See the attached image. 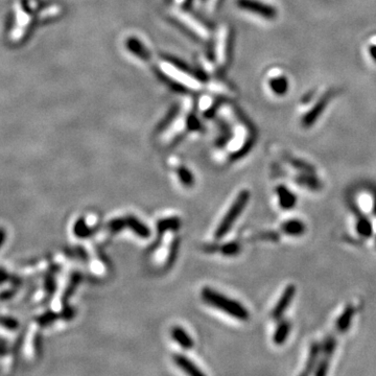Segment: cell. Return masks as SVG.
<instances>
[{"label":"cell","mask_w":376,"mask_h":376,"mask_svg":"<svg viewBox=\"0 0 376 376\" xmlns=\"http://www.w3.org/2000/svg\"><path fill=\"white\" fill-rule=\"evenodd\" d=\"M189 2V0H171V3L176 6V8H182L183 6H185L187 3Z\"/></svg>","instance_id":"obj_38"},{"label":"cell","mask_w":376,"mask_h":376,"mask_svg":"<svg viewBox=\"0 0 376 376\" xmlns=\"http://www.w3.org/2000/svg\"><path fill=\"white\" fill-rule=\"evenodd\" d=\"M56 288H57V284H56L55 278L53 277V275H48L45 279V290H46V292L49 295H53L54 292L56 291Z\"/></svg>","instance_id":"obj_31"},{"label":"cell","mask_w":376,"mask_h":376,"mask_svg":"<svg viewBox=\"0 0 376 376\" xmlns=\"http://www.w3.org/2000/svg\"><path fill=\"white\" fill-rule=\"evenodd\" d=\"M282 231L290 236H301L306 231V226L299 219H290L281 226Z\"/></svg>","instance_id":"obj_11"},{"label":"cell","mask_w":376,"mask_h":376,"mask_svg":"<svg viewBox=\"0 0 376 376\" xmlns=\"http://www.w3.org/2000/svg\"><path fill=\"white\" fill-rule=\"evenodd\" d=\"M173 17L199 40L208 41L210 39V31L208 28H206L204 23L192 16L190 13L181 10V8H176L173 11Z\"/></svg>","instance_id":"obj_4"},{"label":"cell","mask_w":376,"mask_h":376,"mask_svg":"<svg viewBox=\"0 0 376 376\" xmlns=\"http://www.w3.org/2000/svg\"><path fill=\"white\" fill-rule=\"evenodd\" d=\"M270 87L273 90L275 94L282 95L287 92L288 81L283 76H274L273 79H271L270 81Z\"/></svg>","instance_id":"obj_21"},{"label":"cell","mask_w":376,"mask_h":376,"mask_svg":"<svg viewBox=\"0 0 376 376\" xmlns=\"http://www.w3.org/2000/svg\"><path fill=\"white\" fill-rule=\"evenodd\" d=\"M212 106V99L208 96H205L200 101V109L202 111H209Z\"/></svg>","instance_id":"obj_33"},{"label":"cell","mask_w":376,"mask_h":376,"mask_svg":"<svg viewBox=\"0 0 376 376\" xmlns=\"http://www.w3.org/2000/svg\"><path fill=\"white\" fill-rule=\"evenodd\" d=\"M81 280H82V275H81L80 273H74V274H72L71 279H70V283H69V285L67 287L66 291H65V294H64V297H63V301H64V303L66 302V300H68L69 298L72 296L73 292H74L75 289L77 288V285L80 284Z\"/></svg>","instance_id":"obj_24"},{"label":"cell","mask_w":376,"mask_h":376,"mask_svg":"<svg viewBox=\"0 0 376 376\" xmlns=\"http://www.w3.org/2000/svg\"><path fill=\"white\" fill-rule=\"evenodd\" d=\"M6 238H7V231L5 228L0 227V248L3 247L5 241H6Z\"/></svg>","instance_id":"obj_37"},{"label":"cell","mask_w":376,"mask_h":376,"mask_svg":"<svg viewBox=\"0 0 376 376\" xmlns=\"http://www.w3.org/2000/svg\"><path fill=\"white\" fill-rule=\"evenodd\" d=\"M320 353H321V347L318 344H314L312 346V348H310L309 357H308V360H307V364H306V368H305L304 374L312 373V370L317 367L318 362H319L318 358H319Z\"/></svg>","instance_id":"obj_20"},{"label":"cell","mask_w":376,"mask_h":376,"mask_svg":"<svg viewBox=\"0 0 376 376\" xmlns=\"http://www.w3.org/2000/svg\"><path fill=\"white\" fill-rule=\"evenodd\" d=\"M356 230L360 235L365 236V237H369L372 234L373 228H372V225L368 219L361 218V219L358 220V223L356 225Z\"/></svg>","instance_id":"obj_26"},{"label":"cell","mask_w":376,"mask_h":376,"mask_svg":"<svg viewBox=\"0 0 376 376\" xmlns=\"http://www.w3.org/2000/svg\"><path fill=\"white\" fill-rule=\"evenodd\" d=\"M296 295V287L294 284L288 285L285 290L283 291L281 297L279 298L278 303L275 305L273 313H272V317L274 319H279L283 316V314L287 312V309L291 305L294 297Z\"/></svg>","instance_id":"obj_7"},{"label":"cell","mask_w":376,"mask_h":376,"mask_svg":"<svg viewBox=\"0 0 376 376\" xmlns=\"http://www.w3.org/2000/svg\"><path fill=\"white\" fill-rule=\"evenodd\" d=\"M172 338L179 346L183 349H191L193 348V340L188 335V333L181 327H175L172 330Z\"/></svg>","instance_id":"obj_14"},{"label":"cell","mask_w":376,"mask_h":376,"mask_svg":"<svg viewBox=\"0 0 376 376\" xmlns=\"http://www.w3.org/2000/svg\"><path fill=\"white\" fill-rule=\"evenodd\" d=\"M8 280H10V275L7 273L6 270L0 269V285Z\"/></svg>","instance_id":"obj_36"},{"label":"cell","mask_w":376,"mask_h":376,"mask_svg":"<svg viewBox=\"0 0 376 376\" xmlns=\"http://www.w3.org/2000/svg\"><path fill=\"white\" fill-rule=\"evenodd\" d=\"M250 200V192L248 190H241L238 196L236 197L235 201L233 202L231 207L229 208L227 214L222 219V222L219 223L216 231H215V238L220 239L223 238L227 233L232 228L233 224L236 222L238 216L241 214V212L244 210L245 206H247L248 202Z\"/></svg>","instance_id":"obj_3"},{"label":"cell","mask_w":376,"mask_h":376,"mask_svg":"<svg viewBox=\"0 0 376 376\" xmlns=\"http://www.w3.org/2000/svg\"><path fill=\"white\" fill-rule=\"evenodd\" d=\"M108 228L110 229V231L112 233H118L120 232L122 229L127 228V224H126V218L124 217H120V218H113L111 219L109 224H108Z\"/></svg>","instance_id":"obj_28"},{"label":"cell","mask_w":376,"mask_h":376,"mask_svg":"<svg viewBox=\"0 0 376 376\" xmlns=\"http://www.w3.org/2000/svg\"><path fill=\"white\" fill-rule=\"evenodd\" d=\"M73 233L76 237L87 238L93 234V230L87 225L86 220L83 217H80L73 226Z\"/></svg>","instance_id":"obj_19"},{"label":"cell","mask_w":376,"mask_h":376,"mask_svg":"<svg viewBox=\"0 0 376 376\" xmlns=\"http://www.w3.org/2000/svg\"><path fill=\"white\" fill-rule=\"evenodd\" d=\"M230 42H231L230 28L228 27V24H223L217 32L215 48H214L215 61L220 68H224L225 66H227V64L229 62L230 46H231Z\"/></svg>","instance_id":"obj_5"},{"label":"cell","mask_w":376,"mask_h":376,"mask_svg":"<svg viewBox=\"0 0 376 376\" xmlns=\"http://www.w3.org/2000/svg\"><path fill=\"white\" fill-rule=\"evenodd\" d=\"M177 174H178L179 180L181 181V183H182L183 186L187 188H190L193 186L194 178L188 168H186L185 166H180L177 170Z\"/></svg>","instance_id":"obj_22"},{"label":"cell","mask_w":376,"mask_h":376,"mask_svg":"<svg viewBox=\"0 0 376 376\" xmlns=\"http://www.w3.org/2000/svg\"><path fill=\"white\" fill-rule=\"evenodd\" d=\"M208 90L212 93H215L218 95H224L227 97H232L235 94L234 90H233L231 87H229L225 83L219 82V81H213L209 83Z\"/></svg>","instance_id":"obj_18"},{"label":"cell","mask_w":376,"mask_h":376,"mask_svg":"<svg viewBox=\"0 0 376 376\" xmlns=\"http://www.w3.org/2000/svg\"><path fill=\"white\" fill-rule=\"evenodd\" d=\"M10 280L12 281V283L14 284V285H20V284H21V279L18 278L17 276H15L14 278H11V277H10Z\"/></svg>","instance_id":"obj_40"},{"label":"cell","mask_w":376,"mask_h":376,"mask_svg":"<svg viewBox=\"0 0 376 376\" xmlns=\"http://www.w3.org/2000/svg\"><path fill=\"white\" fill-rule=\"evenodd\" d=\"M327 101H328V98L327 97H323L317 105L313 108V110L308 112L305 117L303 118V126L308 128V127H312V124L317 120V118H319V116L321 115V113L323 112L324 108H325V106L327 105Z\"/></svg>","instance_id":"obj_15"},{"label":"cell","mask_w":376,"mask_h":376,"mask_svg":"<svg viewBox=\"0 0 376 376\" xmlns=\"http://www.w3.org/2000/svg\"><path fill=\"white\" fill-rule=\"evenodd\" d=\"M124 218H126L127 228L131 229L137 236L141 238H149L151 236V231L148 228V226L142 222H140L136 216L128 215Z\"/></svg>","instance_id":"obj_10"},{"label":"cell","mask_w":376,"mask_h":376,"mask_svg":"<svg viewBox=\"0 0 376 376\" xmlns=\"http://www.w3.org/2000/svg\"><path fill=\"white\" fill-rule=\"evenodd\" d=\"M354 312L355 310L352 305H349L345 308L342 315L339 317L338 321H336V328H338L340 332H345L349 329L354 316Z\"/></svg>","instance_id":"obj_16"},{"label":"cell","mask_w":376,"mask_h":376,"mask_svg":"<svg viewBox=\"0 0 376 376\" xmlns=\"http://www.w3.org/2000/svg\"><path fill=\"white\" fill-rule=\"evenodd\" d=\"M0 325L9 330H16L19 327V322L12 317H0Z\"/></svg>","instance_id":"obj_29"},{"label":"cell","mask_w":376,"mask_h":376,"mask_svg":"<svg viewBox=\"0 0 376 376\" xmlns=\"http://www.w3.org/2000/svg\"><path fill=\"white\" fill-rule=\"evenodd\" d=\"M220 0H207V11L214 12L218 7Z\"/></svg>","instance_id":"obj_35"},{"label":"cell","mask_w":376,"mask_h":376,"mask_svg":"<svg viewBox=\"0 0 376 376\" xmlns=\"http://www.w3.org/2000/svg\"><path fill=\"white\" fill-rule=\"evenodd\" d=\"M9 353V349L6 344H0V356H4Z\"/></svg>","instance_id":"obj_39"},{"label":"cell","mask_w":376,"mask_h":376,"mask_svg":"<svg viewBox=\"0 0 376 376\" xmlns=\"http://www.w3.org/2000/svg\"><path fill=\"white\" fill-rule=\"evenodd\" d=\"M236 5L240 10L252 13L262 18L272 20L277 16V11L270 5L258 2V0H236Z\"/></svg>","instance_id":"obj_6"},{"label":"cell","mask_w":376,"mask_h":376,"mask_svg":"<svg viewBox=\"0 0 376 376\" xmlns=\"http://www.w3.org/2000/svg\"><path fill=\"white\" fill-rule=\"evenodd\" d=\"M126 46L130 53L133 54L135 57H137L139 60L144 62H149L152 59V55L149 51V49L142 44L138 39L131 37L129 38L126 41Z\"/></svg>","instance_id":"obj_8"},{"label":"cell","mask_w":376,"mask_h":376,"mask_svg":"<svg viewBox=\"0 0 376 376\" xmlns=\"http://www.w3.org/2000/svg\"><path fill=\"white\" fill-rule=\"evenodd\" d=\"M371 54L373 56V58L376 60V47H372V50H371Z\"/></svg>","instance_id":"obj_41"},{"label":"cell","mask_w":376,"mask_h":376,"mask_svg":"<svg viewBox=\"0 0 376 376\" xmlns=\"http://www.w3.org/2000/svg\"><path fill=\"white\" fill-rule=\"evenodd\" d=\"M298 183H299L300 185L302 186H305L309 189H313V190H317V189H320L322 184L320 181L315 178L313 175H302V176H299V178H298Z\"/></svg>","instance_id":"obj_23"},{"label":"cell","mask_w":376,"mask_h":376,"mask_svg":"<svg viewBox=\"0 0 376 376\" xmlns=\"http://www.w3.org/2000/svg\"><path fill=\"white\" fill-rule=\"evenodd\" d=\"M179 239H175L173 244H172V248H171V252H170V255H168V259H167V264L168 266H173V264L175 263L176 258H177V254H178V250H179Z\"/></svg>","instance_id":"obj_30"},{"label":"cell","mask_w":376,"mask_h":376,"mask_svg":"<svg viewBox=\"0 0 376 376\" xmlns=\"http://www.w3.org/2000/svg\"><path fill=\"white\" fill-rule=\"evenodd\" d=\"M276 193L278 196L279 205L283 210H291L297 204V197L288 187L279 185L276 188Z\"/></svg>","instance_id":"obj_9"},{"label":"cell","mask_w":376,"mask_h":376,"mask_svg":"<svg viewBox=\"0 0 376 376\" xmlns=\"http://www.w3.org/2000/svg\"><path fill=\"white\" fill-rule=\"evenodd\" d=\"M201 295L204 302L219 309L220 312L231 316L232 318L240 321H247L249 319L247 308L236 300H233L210 288H204Z\"/></svg>","instance_id":"obj_1"},{"label":"cell","mask_w":376,"mask_h":376,"mask_svg":"<svg viewBox=\"0 0 376 376\" xmlns=\"http://www.w3.org/2000/svg\"><path fill=\"white\" fill-rule=\"evenodd\" d=\"M290 332H291V324L288 321H282L275 330V333L273 336L274 343L279 346L283 345L285 341L288 340Z\"/></svg>","instance_id":"obj_17"},{"label":"cell","mask_w":376,"mask_h":376,"mask_svg":"<svg viewBox=\"0 0 376 376\" xmlns=\"http://www.w3.org/2000/svg\"><path fill=\"white\" fill-rule=\"evenodd\" d=\"M60 315L55 313V312H46L45 314L39 316L37 318V322L40 324L41 326H47L49 325V324H53L54 322H56L58 319H60Z\"/></svg>","instance_id":"obj_27"},{"label":"cell","mask_w":376,"mask_h":376,"mask_svg":"<svg viewBox=\"0 0 376 376\" xmlns=\"http://www.w3.org/2000/svg\"><path fill=\"white\" fill-rule=\"evenodd\" d=\"M174 360L181 369L185 371L189 375H197V376L204 375V373L198 368V366L185 355L177 354L174 356Z\"/></svg>","instance_id":"obj_12"},{"label":"cell","mask_w":376,"mask_h":376,"mask_svg":"<svg viewBox=\"0 0 376 376\" xmlns=\"http://www.w3.org/2000/svg\"><path fill=\"white\" fill-rule=\"evenodd\" d=\"M15 295H16V291L15 290H13V289L12 290H6V291L0 293V301L10 300Z\"/></svg>","instance_id":"obj_34"},{"label":"cell","mask_w":376,"mask_h":376,"mask_svg":"<svg viewBox=\"0 0 376 376\" xmlns=\"http://www.w3.org/2000/svg\"><path fill=\"white\" fill-rule=\"evenodd\" d=\"M181 228V220L177 216L166 217L158 220L157 232L158 236H162L166 231H178Z\"/></svg>","instance_id":"obj_13"},{"label":"cell","mask_w":376,"mask_h":376,"mask_svg":"<svg viewBox=\"0 0 376 376\" xmlns=\"http://www.w3.org/2000/svg\"><path fill=\"white\" fill-rule=\"evenodd\" d=\"M74 315H75V310L68 305L67 306L65 305L63 310H62V313L60 314V317L65 321H70V320L73 319Z\"/></svg>","instance_id":"obj_32"},{"label":"cell","mask_w":376,"mask_h":376,"mask_svg":"<svg viewBox=\"0 0 376 376\" xmlns=\"http://www.w3.org/2000/svg\"><path fill=\"white\" fill-rule=\"evenodd\" d=\"M219 252L225 256H235L240 252V245L235 241H231L223 244L219 249Z\"/></svg>","instance_id":"obj_25"},{"label":"cell","mask_w":376,"mask_h":376,"mask_svg":"<svg viewBox=\"0 0 376 376\" xmlns=\"http://www.w3.org/2000/svg\"><path fill=\"white\" fill-rule=\"evenodd\" d=\"M159 69L168 80L180 87L192 91H199L202 88V82L198 77L171 61H161Z\"/></svg>","instance_id":"obj_2"}]
</instances>
